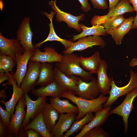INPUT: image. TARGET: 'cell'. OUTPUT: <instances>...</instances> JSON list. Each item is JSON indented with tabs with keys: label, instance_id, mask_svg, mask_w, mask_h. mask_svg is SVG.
Wrapping results in <instances>:
<instances>
[{
	"label": "cell",
	"instance_id": "cell-43",
	"mask_svg": "<svg viewBox=\"0 0 137 137\" xmlns=\"http://www.w3.org/2000/svg\"><path fill=\"white\" fill-rule=\"evenodd\" d=\"M132 29H137V12L134 18Z\"/></svg>",
	"mask_w": 137,
	"mask_h": 137
},
{
	"label": "cell",
	"instance_id": "cell-20",
	"mask_svg": "<svg viewBox=\"0 0 137 137\" xmlns=\"http://www.w3.org/2000/svg\"><path fill=\"white\" fill-rule=\"evenodd\" d=\"M64 91L63 88L54 81L45 86L33 89L31 91L33 95L38 97L50 96L53 98H60L62 97Z\"/></svg>",
	"mask_w": 137,
	"mask_h": 137
},
{
	"label": "cell",
	"instance_id": "cell-5",
	"mask_svg": "<svg viewBox=\"0 0 137 137\" xmlns=\"http://www.w3.org/2000/svg\"><path fill=\"white\" fill-rule=\"evenodd\" d=\"M137 96V87L126 95L125 98L121 104L109 111L110 115L116 114L122 117L125 128L124 131L126 133L128 130L129 117L134 108L133 102Z\"/></svg>",
	"mask_w": 137,
	"mask_h": 137
},
{
	"label": "cell",
	"instance_id": "cell-45",
	"mask_svg": "<svg viewBox=\"0 0 137 137\" xmlns=\"http://www.w3.org/2000/svg\"><path fill=\"white\" fill-rule=\"evenodd\" d=\"M11 73V74L12 73ZM5 85L6 86V85H5Z\"/></svg>",
	"mask_w": 137,
	"mask_h": 137
},
{
	"label": "cell",
	"instance_id": "cell-36",
	"mask_svg": "<svg viewBox=\"0 0 137 137\" xmlns=\"http://www.w3.org/2000/svg\"><path fill=\"white\" fill-rule=\"evenodd\" d=\"M20 134L22 135L25 134L27 137H40L42 136L36 131L32 129H29L23 131H20Z\"/></svg>",
	"mask_w": 137,
	"mask_h": 137
},
{
	"label": "cell",
	"instance_id": "cell-24",
	"mask_svg": "<svg viewBox=\"0 0 137 137\" xmlns=\"http://www.w3.org/2000/svg\"><path fill=\"white\" fill-rule=\"evenodd\" d=\"M101 59L99 52L96 51L91 56L84 57L82 56L79 57L80 64L84 70L92 74L97 73Z\"/></svg>",
	"mask_w": 137,
	"mask_h": 137
},
{
	"label": "cell",
	"instance_id": "cell-26",
	"mask_svg": "<svg viewBox=\"0 0 137 137\" xmlns=\"http://www.w3.org/2000/svg\"><path fill=\"white\" fill-rule=\"evenodd\" d=\"M54 81L53 65L49 63H41L39 76L36 82V85L45 86Z\"/></svg>",
	"mask_w": 137,
	"mask_h": 137
},
{
	"label": "cell",
	"instance_id": "cell-22",
	"mask_svg": "<svg viewBox=\"0 0 137 137\" xmlns=\"http://www.w3.org/2000/svg\"><path fill=\"white\" fill-rule=\"evenodd\" d=\"M134 18L131 16L126 19L119 26L107 32V34L111 35L117 45L121 44L124 36L132 29Z\"/></svg>",
	"mask_w": 137,
	"mask_h": 137
},
{
	"label": "cell",
	"instance_id": "cell-21",
	"mask_svg": "<svg viewBox=\"0 0 137 137\" xmlns=\"http://www.w3.org/2000/svg\"><path fill=\"white\" fill-rule=\"evenodd\" d=\"M111 108L110 106L106 107L96 112L94 118L85 125L75 137H83L85 133L91 129L96 127H100L106 121L110 115L109 112Z\"/></svg>",
	"mask_w": 137,
	"mask_h": 137
},
{
	"label": "cell",
	"instance_id": "cell-1",
	"mask_svg": "<svg viewBox=\"0 0 137 137\" xmlns=\"http://www.w3.org/2000/svg\"><path fill=\"white\" fill-rule=\"evenodd\" d=\"M101 93L97 97L88 99L76 96L73 91H64L62 97L70 100L77 107L78 112L76 121L83 117L87 114L96 113L102 110L103 106L107 101L108 97Z\"/></svg>",
	"mask_w": 137,
	"mask_h": 137
},
{
	"label": "cell",
	"instance_id": "cell-29",
	"mask_svg": "<svg viewBox=\"0 0 137 137\" xmlns=\"http://www.w3.org/2000/svg\"><path fill=\"white\" fill-rule=\"evenodd\" d=\"M82 32L80 34L73 36V41L87 36H105L107 34L104 27L102 25L92 26L90 27H86L82 24H79Z\"/></svg>",
	"mask_w": 137,
	"mask_h": 137
},
{
	"label": "cell",
	"instance_id": "cell-4",
	"mask_svg": "<svg viewBox=\"0 0 137 137\" xmlns=\"http://www.w3.org/2000/svg\"><path fill=\"white\" fill-rule=\"evenodd\" d=\"M26 106L24 94L20 98L15 107L14 114L11 116L10 121L6 128V136H18L25 119Z\"/></svg>",
	"mask_w": 137,
	"mask_h": 137
},
{
	"label": "cell",
	"instance_id": "cell-18",
	"mask_svg": "<svg viewBox=\"0 0 137 137\" xmlns=\"http://www.w3.org/2000/svg\"><path fill=\"white\" fill-rule=\"evenodd\" d=\"M108 67V65L106 62L101 60L97 73L96 82L100 93L104 95L109 93L112 79L108 76L107 73Z\"/></svg>",
	"mask_w": 137,
	"mask_h": 137
},
{
	"label": "cell",
	"instance_id": "cell-23",
	"mask_svg": "<svg viewBox=\"0 0 137 137\" xmlns=\"http://www.w3.org/2000/svg\"><path fill=\"white\" fill-rule=\"evenodd\" d=\"M42 13L45 15L50 20V22L49 24V32L46 39L43 41L36 44L35 45V47H40L45 42L48 41H56L61 42L66 49L69 47L73 41L61 38L56 34L55 31L53 23V18L56 14L55 12L53 11L50 12L49 14L46 12H42Z\"/></svg>",
	"mask_w": 137,
	"mask_h": 137
},
{
	"label": "cell",
	"instance_id": "cell-10",
	"mask_svg": "<svg viewBox=\"0 0 137 137\" xmlns=\"http://www.w3.org/2000/svg\"><path fill=\"white\" fill-rule=\"evenodd\" d=\"M74 92L77 96L88 99L95 98L100 93L97 86L96 79L93 76L89 82L83 81L80 78Z\"/></svg>",
	"mask_w": 137,
	"mask_h": 137
},
{
	"label": "cell",
	"instance_id": "cell-2",
	"mask_svg": "<svg viewBox=\"0 0 137 137\" xmlns=\"http://www.w3.org/2000/svg\"><path fill=\"white\" fill-rule=\"evenodd\" d=\"M56 66L66 75H75L82 80L88 81L92 77V74L85 71L80 66L79 57L72 53L63 54L62 61L55 63Z\"/></svg>",
	"mask_w": 137,
	"mask_h": 137
},
{
	"label": "cell",
	"instance_id": "cell-11",
	"mask_svg": "<svg viewBox=\"0 0 137 137\" xmlns=\"http://www.w3.org/2000/svg\"><path fill=\"white\" fill-rule=\"evenodd\" d=\"M30 18L25 17L17 32V39L25 51L35 50L36 47L32 43L33 33L30 26Z\"/></svg>",
	"mask_w": 137,
	"mask_h": 137
},
{
	"label": "cell",
	"instance_id": "cell-3",
	"mask_svg": "<svg viewBox=\"0 0 137 137\" xmlns=\"http://www.w3.org/2000/svg\"><path fill=\"white\" fill-rule=\"evenodd\" d=\"M130 78L129 82L125 85L119 87L115 84L112 79L109 96L107 101L103 105V108L110 106L120 97L126 95L137 87V73L132 70H130Z\"/></svg>",
	"mask_w": 137,
	"mask_h": 137
},
{
	"label": "cell",
	"instance_id": "cell-19",
	"mask_svg": "<svg viewBox=\"0 0 137 137\" xmlns=\"http://www.w3.org/2000/svg\"><path fill=\"white\" fill-rule=\"evenodd\" d=\"M13 74L11 76L7 82L8 85H12V86L13 92L11 98L7 102L3 99L0 101V102L5 105L6 110L9 113L11 117L13 114L16 104L24 94L22 89L17 85L16 81L13 79Z\"/></svg>",
	"mask_w": 137,
	"mask_h": 137
},
{
	"label": "cell",
	"instance_id": "cell-9",
	"mask_svg": "<svg viewBox=\"0 0 137 137\" xmlns=\"http://www.w3.org/2000/svg\"><path fill=\"white\" fill-rule=\"evenodd\" d=\"M41 63L38 62L29 61L26 74L20 87L24 94L31 91L36 86L39 76Z\"/></svg>",
	"mask_w": 137,
	"mask_h": 137
},
{
	"label": "cell",
	"instance_id": "cell-6",
	"mask_svg": "<svg viewBox=\"0 0 137 137\" xmlns=\"http://www.w3.org/2000/svg\"><path fill=\"white\" fill-rule=\"evenodd\" d=\"M135 11L128 0H119L112 11L107 14L103 16L95 15L91 21V24L93 26L101 25L108 19Z\"/></svg>",
	"mask_w": 137,
	"mask_h": 137
},
{
	"label": "cell",
	"instance_id": "cell-32",
	"mask_svg": "<svg viewBox=\"0 0 137 137\" xmlns=\"http://www.w3.org/2000/svg\"><path fill=\"white\" fill-rule=\"evenodd\" d=\"M123 14L108 19L101 25L104 26L106 33L114 29L121 24L125 20Z\"/></svg>",
	"mask_w": 137,
	"mask_h": 137
},
{
	"label": "cell",
	"instance_id": "cell-34",
	"mask_svg": "<svg viewBox=\"0 0 137 137\" xmlns=\"http://www.w3.org/2000/svg\"><path fill=\"white\" fill-rule=\"evenodd\" d=\"M0 119L4 127L6 128L10 121L11 117L9 113L6 110H5L0 106Z\"/></svg>",
	"mask_w": 137,
	"mask_h": 137
},
{
	"label": "cell",
	"instance_id": "cell-16",
	"mask_svg": "<svg viewBox=\"0 0 137 137\" xmlns=\"http://www.w3.org/2000/svg\"><path fill=\"white\" fill-rule=\"evenodd\" d=\"M44 52L41 51L36 47L33 55L30 60L42 63H51L62 61L63 55L59 54L54 48L46 47Z\"/></svg>",
	"mask_w": 137,
	"mask_h": 137
},
{
	"label": "cell",
	"instance_id": "cell-30",
	"mask_svg": "<svg viewBox=\"0 0 137 137\" xmlns=\"http://www.w3.org/2000/svg\"><path fill=\"white\" fill-rule=\"evenodd\" d=\"M92 113L87 114L83 117L75 121L70 129L64 134L63 137H68L77 132L87 123L91 121L94 117Z\"/></svg>",
	"mask_w": 137,
	"mask_h": 137
},
{
	"label": "cell",
	"instance_id": "cell-8",
	"mask_svg": "<svg viewBox=\"0 0 137 137\" xmlns=\"http://www.w3.org/2000/svg\"><path fill=\"white\" fill-rule=\"evenodd\" d=\"M24 94L27 109L20 130L29 123L31 119H33L42 112L46 102V97H38L36 100L33 101L29 96L27 93Z\"/></svg>",
	"mask_w": 137,
	"mask_h": 137
},
{
	"label": "cell",
	"instance_id": "cell-13",
	"mask_svg": "<svg viewBox=\"0 0 137 137\" xmlns=\"http://www.w3.org/2000/svg\"><path fill=\"white\" fill-rule=\"evenodd\" d=\"M24 50L17 39H9L0 33V55H5L12 58L15 61L16 55L22 54Z\"/></svg>",
	"mask_w": 137,
	"mask_h": 137
},
{
	"label": "cell",
	"instance_id": "cell-38",
	"mask_svg": "<svg viewBox=\"0 0 137 137\" xmlns=\"http://www.w3.org/2000/svg\"><path fill=\"white\" fill-rule=\"evenodd\" d=\"M10 73L8 72L0 73V83L8 80L10 78Z\"/></svg>",
	"mask_w": 137,
	"mask_h": 137
},
{
	"label": "cell",
	"instance_id": "cell-31",
	"mask_svg": "<svg viewBox=\"0 0 137 137\" xmlns=\"http://www.w3.org/2000/svg\"><path fill=\"white\" fill-rule=\"evenodd\" d=\"M15 62L11 57L5 55H0V72H8L11 71Z\"/></svg>",
	"mask_w": 137,
	"mask_h": 137
},
{
	"label": "cell",
	"instance_id": "cell-25",
	"mask_svg": "<svg viewBox=\"0 0 137 137\" xmlns=\"http://www.w3.org/2000/svg\"><path fill=\"white\" fill-rule=\"evenodd\" d=\"M29 129L35 130L43 137H52L50 131L48 129L43 118L42 112L32 119L31 122L22 128L20 131Z\"/></svg>",
	"mask_w": 137,
	"mask_h": 137
},
{
	"label": "cell",
	"instance_id": "cell-17",
	"mask_svg": "<svg viewBox=\"0 0 137 137\" xmlns=\"http://www.w3.org/2000/svg\"><path fill=\"white\" fill-rule=\"evenodd\" d=\"M54 81L60 85L65 91L74 92L79 82L80 78L73 75L68 76L56 66L54 68Z\"/></svg>",
	"mask_w": 137,
	"mask_h": 137
},
{
	"label": "cell",
	"instance_id": "cell-7",
	"mask_svg": "<svg viewBox=\"0 0 137 137\" xmlns=\"http://www.w3.org/2000/svg\"><path fill=\"white\" fill-rule=\"evenodd\" d=\"M105 41L99 36H89L78 39L76 42H72L69 47L63 52V54L73 53L75 51H81L94 46L104 48L106 45Z\"/></svg>",
	"mask_w": 137,
	"mask_h": 137
},
{
	"label": "cell",
	"instance_id": "cell-27",
	"mask_svg": "<svg viewBox=\"0 0 137 137\" xmlns=\"http://www.w3.org/2000/svg\"><path fill=\"white\" fill-rule=\"evenodd\" d=\"M49 101L50 104L60 114L65 113H78L77 107L70 103L68 100H61L60 98L51 97Z\"/></svg>",
	"mask_w": 137,
	"mask_h": 137
},
{
	"label": "cell",
	"instance_id": "cell-14",
	"mask_svg": "<svg viewBox=\"0 0 137 137\" xmlns=\"http://www.w3.org/2000/svg\"><path fill=\"white\" fill-rule=\"evenodd\" d=\"M35 51L24 50L22 54H17L16 55L15 62L17 66L13 78L16 81L17 85L19 87L26 74L28 62L33 55Z\"/></svg>",
	"mask_w": 137,
	"mask_h": 137
},
{
	"label": "cell",
	"instance_id": "cell-15",
	"mask_svg": "<svg viewBox=\"0 0 137 137\" xmlns=\"http://www.w3.org/2000/svg\"><path fill=\"white\" fill-rule=\"evenodd\" d=\"M76 117L74 113L60 114L57 122L50 131L52 137H63L64 133L70 129L76 120Z\"/></svg>",
	"mask_w": 137,
	"mask_h": 137
},
{
	"label": "cell",
	"instance_id": "cell-40",
	"mask_svg": "<svg viewBox=\"0 0 137 137\" xmlns=\"http://www.w3.org/2000/svg\"><path fill=\"white\" fill-rule=\"evenodd\" d=\"M6 128L4 126L2 122L0 120V137H3L6 136Z\"/></svg>",
	"mask_w": 137,
	"mask_h": 137
},
{
	"label": "cell",
	"instance_id": "cell-41",
	"mask_svg": "<svg viewBox=\"0 0 137 137\" xmlns=\"http://www.w3.org/2000/svg\"><path fill=\"white\" fill-rule=\"evenodd\" d=\"M137 65V58H132L130 61L129 66L130 67H133Z\"/></svg>",
	"mask_w": 137,
	"mask_h": 137
},
{
	"label": "cell",
	"instance_id": "cell-39",
	"mask_svg": "<svg viewBox=\"0 0 137 137\" xmlns=\"http://www.w3.org/2000/svg\"><path fill=\"white\" fill-rule=\"evenodd\" d=\"M109 12L112 11L119 0H109Z\"/></svg>",
	"mask_w": 137,
	"mask_h": 137
},
{
	"label": "cell",
	"instance_id": "cell-44",
	"mask_svg": "<svg viewBox=\"0 0 137 137\" xmlns=\"http://www.w3.org/2000/svg\"><path fill=\"white\" fill-rule=\"evenodd\" d=\"M6 94L5 90L4 89H2L0 91V97L2 98V99H4L6 97Z\"/></svg>",
	"mask_w": 137,
	"mask_h": 137
},
{
	"label": "cell",
	"instance_id": "cell-28",
	"mask_svg": "<svg viewBox=\"0 0 137 137\" xmlns=\"http://www.w3.org/2000/svg\"><path fill=\"white\" fill-rule=\"evenodd\" d=\"M42 112L44 121L50 131L58 120L59 113L50 104L46 102Z\"/></svg>",
	"mask_w": 137,
	"mask_h": 137
},
{
	"label": "cell",
	"instance_id": "cell-33",
	"mask_svg": "<svg viewBox=\"0 0 137 137\" xmlns=\"http://www.w3.org/2000/svg\"><path fill=\"white\" fill-rule=\"evenodd\" d=\"M109 134L100 127H94L88 131L83 137H108Z\"/></svg>",
	"mask_w": 137,
	"mask_h": 137
},
{
	"label": "cell",
	"instance_id": "cell-37",
	"mask_svg": "<svg viewBox=\"0 0 137 137\" xmlns=\"http://www.w3.org/2000/svg\"><path fill=\"white\" fill-rule=\"evenodd\" d=\"M78 0L81 4V9L83 11L87 12L91 10V6L88 0Z\"/></svg>",
	"mask_w": 137,
	"mask_h": 137
},
{
	"label": "cell",
	"instance_id": "cell-12",
	"mask_svg": "<svg viewBox=\"0 0 137 137\" xmlns=\"http://www.w3.org/2000/svg\"><path fill=\"white\" fill-rule=\"evenodd\" d=\"M57 0H51L49 3V5L51 6L53 11H55L56 14V19L57 21H64L66 23L68 26L75 29L78 32L81 31L80 28L79 22L80 20H83L84 15L81 14L80 15L76 16L61 10L57 6L56 4Z\"/></svg>",
	"mask_w": 137,
	"mask_h": 137
},
{
	"label": "cell",
	"instance_id": "cell-42",
	"mask_svg": "<svg viewBox=\"0 0 137 137\" xmlns=\"http://www.w3.org/2000/svg\"><path fill=\"white\" fill-rule=\"evenodd\" d=\"M132 5L135 11L137 12V0H128Z\"/></svg>",
	"mask_w": 137,
	"mask_h": 137
},
{
	"label": "cell",
	"instance_id": "cell-35",
	"mask_svg": "<svg viewBox=\"0 0 137 137\" xmlns=\"http://www.w3.org/2000/svg\"><path fill=\"white\" fill-rule=\"evenodd\" d=\"M94 7L98 9H105L108 7L107 0H90Z\"/></svg>",
	"mask_w": 137,
	"mask_h": 137
}]
</instances>
